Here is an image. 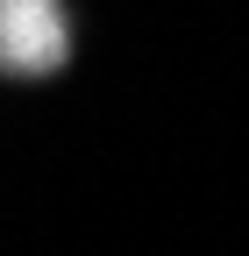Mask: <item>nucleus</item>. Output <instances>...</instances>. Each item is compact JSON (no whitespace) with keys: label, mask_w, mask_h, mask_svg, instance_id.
Listing matches in <instances>:
<instances>
[{"label":"nucleus","mask_w":249,"mask_h":256,"mask_svg":"<svg viewBox=\"0 0 249 256\" xmlns=\"http://www.w3.org/2000/svg\"><path fill=\"white\" fill-rule=\"evenodd\" d=\"M64 57V14L57 0H0V64L50 72Z\"/></svg>","instance_id":"1"}]
</instances>
